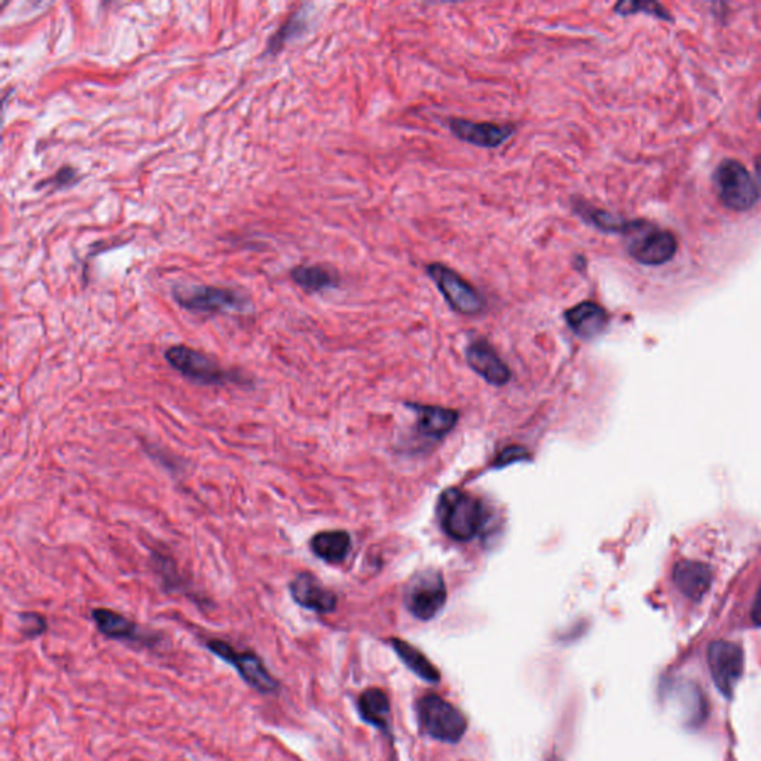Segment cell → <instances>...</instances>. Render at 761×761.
Instances as JSON below:
<instances>
[{"mask_svg":"<svg viewBox=\"0 0 761 761\" xmlns=\"http://www.w3.org/2000/svg\"><path fill=\"white\" fill-rule=\"evenodd\" d=\"M438 516L441 530L455 542L474 539L485 523L482 502L457 488H450L441 495Z\"/></svg>","mask_w":761,"mask_h":761,"instance_id":"obj_1","label":"cell"},{"mask_svg":"<svg viewBox=\"0 0 761 761\" xmlns=\"http://www.w3.org/2000/svg\"><path fill=\"white\" fill-rule=\"evenodd\" d=\"M422 733L436 741L457 744L466 735L469 721L451 702L438 695H425L415 706Z\"/></svg>","mask_w":761,"mask_h":761,"instance_id":"obj_2","label":"cell"},{"mask_svg":"<svg viewBox=\"0 0 761 761\" xmlns=\"http://www.w3.org/2000/svg\"><path fill=\"white\" fill-rule=\"evenodd\" d=\"M405 605L417 619L431 620L443 610L448 598L445 580L433 568L422 570L411 577L405 587Z\"/></svg>","mask_w":761,"mask_h":761,"instance_id":"obj_3","label":"cell"},{"mask_svg":"<svg viewBox=\"0 0 761 761\" xmlns=\"http://www.w3.org/2000/svg\"><path fill=\"white\" fill-rule=\"evenodd\" d=\"M206 647L215 656L234 666L239 676L251 688H255L256 692L262 693V695H274L279 692V681L271 675L265 666L264 660L260 659L256 653L241 652L229 644L228 641L219 640V638L207 640Z\"/></svg>","mask_w":761,"mask_h":761,"instance_id":"obj_4","label":"cell"},{"mask_svg":"<svg viewBox=\"0 0 761 761\" xmlns=\"http://www.w3.org/2000/svg\"><path fill=\"white\" fill-rule=\"evenodd\" d=\"M166 360L171 368L188 380L201 385H227L239 380L237 373L228 370L218 361L187 345H175L166 351Z\"/></svg>","mask_w":761,"mask_h":761,"instance_id":"obj_5","label":"cell"},{"mask_svg":"<svg viewBox=\"0 0 761 761\" xmlns=\"http://www.w3.org/2000/svg\"><path fill=\"white\" fill-rule=\"evenodd\" d=\"M176 302L188 311L204 314L249 311L250 302L246 296L232 289L216 286H192L173 290Z\"/></svg>","mask_w":761,"mask_h":761,"instance_id":"obj_6","label":"cell"},{"mask_svg":"<svg viewBox=\"0 0 761 761\" xmlns=\"http://www.w3.org/2000/svg\"><path fill=\"white\" fill-rule=\"evenodd\" d=\"M715 185L721 201L730 210L746 211L758 201L757 183L741 162L725 159L715 171Z\"/></svg>","mask_w":761,"mask_h":761,"instance_id":"obj_7","label":"cell"},{"mask_svg":"<svg viewBox=\"0 0 761 761\" xmlns=\"http://www.w3.org/2000/svg\"><path fill=\"white\" fill-rule=\"evenodd\" d=\"M427 274L454 311L462 316H474L485 309V299L478 289L462 279L452 268L433 262L427 265Z\"/></svg>","mask_w":761,"mask_h":761,"instance_id":"obj_8","label":"cell"},{"mask_svg":"<svg viewBox=\"0 0 761 761\" xmlns=\"http://www.w3.org/2000/svg\"><path fill=\"white\" fill-rule=\"evenodd\" d=\"M706 659L713 681L721 695L732 697L746 668V657L741 645L730 641H714L709 644Z\"/></svg>","mask_w":761,"mask_h":761,"instance_id":"obj_9","label":"cell"},{"mask_svg":"<svg viewBox=\"0 0 761 761\" xmlns=\"http://www.w3.org/2000/svg\"><path fill=\"white\" fill-rule=\"evenodd\" d=\"M451 133L462 142L473 147L494 149L502 147L513 137L516 127L513 124H494V122H473L462 117H452L448 121Z\"/></svg>","mask_w":761,"mask_h":761,"instance_id":"obj_10","label":"cell"},{"mask_svg":"<svg viewBox=\"0 0 761 761\" xmlns=\"http://www.w3.org/2000/svg\"><path fill=\"white\" fill-rule=\"evenodd\" d=\"M289 592L299 607L309 612L329 614L337 610L338 596L335 592L324 587L311 573H299L296 575L289 583Z\"/></svg>","mask_w":761,"mask_h":761,"instance_id":"obj_11","label":"cell"},{"mask_svg":"<svg viewBox=\"0 0 761 761\" xmlns=\"http://www.w3.org/2000/svg\"><path fill=\"white\" fill-rule=\"evenodd\" d=\"M675 253V237L660 229H647L629 244V255L643 265L665 264L673 259Z\"/></svg>","mask_w":761,"mask_h":761,"instance_id":"obj_12","label":"cell"},{"mask_svg":"<svg viewBox=\"0 0 761 761\" xmlns=\"http://www.w3.org/2000/svg\"><path fill=\"white\" fill-rule=\"evenodd\" d=\"M91 617L100 634L107 636L109 640L145 645L157 643V638L152 634H147L143 629L138 628L136 622L122 615L121 613L114 612L109 608H96L91 612Z\"/></svg>","mask_w":761,"mask_h":761,"instance_id":"obj_13","label":"cell"},{"mask_svg":"<svg viewBox=\"0 0 761 761\" xmlns=\"http://www.w3.org/2000/svg\"><path fill=\"white\" fill-rule=\"evenodd\" d=\"M466 357L470 368L491 385L502 387L511 380V370L506 363L502 360V357L498 356L492 345L485 340L470 342L466 350Z\"/></svg>","mask_w":761,"mask_h":761,"instance_id":"obj_14","label":"cell"},{"mask_svg":"<svg viewBox=\"0 0 761 761\" xmlns=\"http://www.w3.org/2000/svg\"><path fill=\"white\" fill-rule=\"evenodd\" d=\"M563 319L567 321L568 328L582 340L600 337L610 320L608 312L592 300H583L570 308L563 312Z\"/></svg>","mask_w":761,"mask_h":761,"instance_id":"obj_15","label":"cell"},{"mask_svg":"<svg viewBox=\"0 0 761 761\" xmlns=\"http://www.w3.org/2000/svg\"><path fill=\"white\" fill-rule=\"evenodd\" d=\"M674 582L687 598L699 601L713 583V571L706 563L681 561L674 568Z\"/></svg>","mask_w":761,"mask_h":761,"instance_id":"obj_16","label":"cell"},{"mask_svg":"<svg viewBox=\"0 0 761 761\" xmlns=\"http://www.w3.org/2000/svg\"><path fill=\"white\" fill-rule=\"evenodd\" d=\"M573 210L575 215L580 216L584 222L595 227L600 231L607 234H632L641 227V223L628 222L619 216L612 215L608 211L591 206L582 199H573Z\"/></svg>","mask_w":761,"mask_h":761,"instance_id":"obj_17","label":"cell"},{"mask_svg":"<svg viewBox=\"0 0 761 761\" xmlns=\"http://www.w3.org/2000/svg\"><path fill=\"white\" fill-rule=\"evenodd\" d=\"M418 417V430L427 438L441 439L455 429L458 412L439 406L411 405Z\"/></svg>","mask_w":761,"mask_h":761,"instance_id":"obj_18","label":"cell"},{"mask_svg":"<svg viewBox=\"0 0 761 761\" xmlns=\"http://www.w3.org/2000/svg\"><path fill=\"white\" fill-rule=\"evenodd\" d=\"M311 552L328 563H344L351 551V537L347 531H321L309 542Z\"/></svg>","mask_w":761,"mask_h":761,"instance_id":"obj_19","label":"cell"},{"mask_svg":"<svg viewBox=\"0 0 761 761\" xmlns=\"http://www.w3.org/2000/svg\"><path fill=\"white\" fill-rule=\"evenodd\" d=\"M361 718L380 730H389L391 708L389 697L380 688H369L361 693L357 702Z\"/></svg>","mask_w":761,"mask_h":761,"instance_id":"obj_20","label":"cell"},{"mask_svg":"<svg viewBox=\"0 0 761 761\" xmlns=\"http://www.w3.org/2000/svg\"><path fill=\"white\" fill-rule=\"evenodd\" d=\"M290 279L296 286L308 293H319L338 288L340 279L335 272L321 265H299L290 271Z\"/></svg>","mask_w":761,"mask_h":761,"instance_id":"obj_21","label":"cell"},{"mask_svg":"<svg viewBox=\"0 0 761 761\" xmlns=\"http://www.w3.org/2000/svg\"><path fill=\"white\" fill-rule=\"evenodd\" d=\"M391 645H393L394 652L397 653V656L401 657V662L408 666V668L412 671L415 675L420 676L421 680L427 681V683H431V685H436L441 681V673H439V669L434 666L427 656H425L424 653L420 652L417 647H413L411 645L410 643H406L403 640H391Z\"/></svg>","mask_w":761,"mask_h":761,"instance_id":"obj_22","label":"cell"},{"mask_svg":"<svg viewBox=\"0 0 761 761\" xmlns=\"http://www.w3.org/2000/svg\"><path fill=\"white\" fill-rule=\"evenodd\" d=\"M305 29V21L300 15L299 11H296L295 14L289 16L288 21L284 23L279 30H277L274 35H272L271 39L268 42L267 46V53L265 54H271V56H276L279 54L281 49L284 48V45L288 44L290 39L293 37L298 36L300 33L304 32Z\"/></svg>","mask_w":761,"mask_h":761,"instance_id":"obj_23","label":"cell"},{"mask_svg":"<svg viewBox=\"0 0 761 761\" xmlns=\"http://www.w3.org/2000/svg\"><path fill=\"white\" fill-rule=\"evenodd\" d=\"M21 632L25 638H37L44 635L48 629V622L44 615L35 612H25L20 614Z\"/></svg>","mask_w":761,"mask_h":761,"instance_id":"obj_24","label":"cell"},{"mask_svg":"<svg viewBox=\"0 0 761 761\" xmlns=\"http://www.w3.org/2000/svg\"><path fill=\"white\" fill-rule=\"evenodd\" d=\"M77 182H79L77 171L75 170L74 167L66 166L60 168L56 175L45 178L44 182L37 185V188L51 187L53 190H60L63 188L72 187Z\"/></svg>","mask_w":761,"mask_h":761,"instance_id":"obj_25","label":"cell"},{"mask_svg":"<svg viewBox=\"0 0 761 761\" xmlns=\"http://www.w3.org/2000/svg\"><path fill=\"white\" fill-rule=\"evenodd\" d=\"M528 451L519 446H512L507 450L502 451V454L498 455L495 467L509 466L512 462H521V460H528Z\"/></svg>","mask_w":761,"mask_h":761,"instance_id":"obj_26","label":"cell"},{"mask_svg":"<svg viewBox=\"0 0 761 761\" xmlns=\"http://www.w3.org/2000/svg\"><path fill=\"white\" fill-rule=\"evenodd\" d=\"M753 620L754 624L761 626V587L760 591H758L757 596H756V601H754Z\"/></svg>","mask_w":761,"mask_h":761,"instance_id":"obj_27","label":"cell"},{"mask_svg":"<svg viewBox=\"0 0 761 761\" xmlns=\"http://www.w3.org/2000/svg\"><path fill=\"white\" fill-rule=\"evenodd\" d=\"M756 171H757L758 187H760L761 190V155L757 158V164H756Z\"/></svg>","mask_w":761,"mask_h":761,"instance_id":"obj_28","label":"cell"},{"mask_svg":"<svg viewBox=\"0 0 761 761\" xmlns=\"http://www.w3.org/2000/svg\"><path fill=\"white\" fill-rule=\"evenodd\" d=\"M760 117H761V106H760Z\"/></svg>","mask_w":761,"mask_h":761,"instance_id":"obj_29","label":"cell"}]
</instances>
